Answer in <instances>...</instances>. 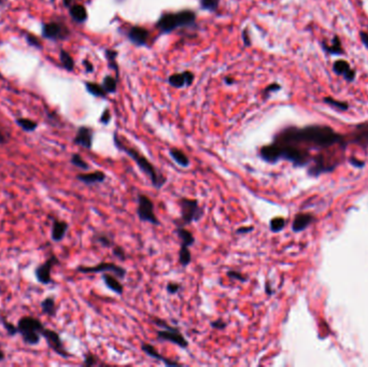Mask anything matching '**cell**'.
Wrapping results in <instances>:
<instances>
[{
	"mask_svg": "<svg viewBox=\"0 0 368 367\" xmlns=\"http://www.w3.org/2000/svg\"><path fill=\"white\" fill-rule=\"evenodd\" d=\"M275 142L284 144H307L311 148L326 149L342 143L343 137L329 126L310 125L303 128L288 127L275 137Z\"/></svg>",
	"mask_w": 368,
	"mask_h": 367,
	"instance_id": "1",
	"label": "cell"
},
{
	"mask_svg": "<svg viewBox=\"0 0 368 367\" xmlns=\"http://www.w3.org/2000/svg\"><path fill=\"white\" fill-rule=\"evenodd\" d=\"M261 158L268 164H276L280 159H285L295 166L303 167L309 163V153L307 150L295 144H284L272 142L264 145L260 150Z\"/></svg>",
	"mask_w": 368,
	"mask_h": 367,
	"instance_id": "2",
	"label": "cell"
},
{
	"mask_svg": "<svg viewBox=\"0 0 368 367\" xmlns=\"http://www.w3.org/2000/svg\"><path fill=\"white\" fill-rule=\"evenodd\" d=\"M113 140H114V145L116 146L117 150H120L122 152H124L126 155H128L132 160L135 161L136 165L138 166L139 169H140L146 177H148L152 183V186L155 189H161L164 187L165 183L167 182V179L165 175L161 174L154 165L151 163V161L146 158L145 156H143L142 154L139 153L137 150H135L134 148H129V146L125 145L121 140L117 134H114L113 136Z\"/></svg>",
	"mask_w": 368,
	"mask_h": 367,
	"instance_id": "3",
	"label": "cell"
},
{
	"mask_svg": "<svg viewBox=\"0 0 368 367\" xmlns=\"http://www.w3.org/2000/svg\"><path fill=\"white\" fill-rule=\"evenodd\" d=\"M46 327L43 323L37 318L34 317H22L18 322L19 334L21 335L22 339L29 346H37L40 343L41 340V332Z\"/></svg>",
	"mask_w": 368,
	"mask_h": 367,
	"instance_id": "4",
	"label": "cell"
},
{
	"mask_svg": "<svg viewBox=\"0 0 368 367\" xmlns=\"http://www.w3.org/2000/svg\"><path fill=\"white\" fill-rule=\"evenodd\" d=\"M196 19L193 11H180L176 13H166L157 22V28L161 33H171L179 27L191 26Z\"/></svg>",
	"mask_w": 368,
	"mask_h": 367,
	"instance_id": "5",
	"label": "cell"
},
{
	"mask_svg": "<svg viewBox=\"0 0 368 367\" xmlns=\"http://www.w3.org/2000/svg\"><path fill=\"white\" fill-rule=\"evenodd\" d=\"M179 207L181 210V216L174 221L176 226L186 227L193 222H198L204 215L203 208L200 206V203L197 200L183 197L179 201Z\"/></svg>",
	"mask_w": 368,
	"mask_h": 367,
	"instance_id": "6",
	"label": "cell"
},
{
	"mask_svg": "<svg viewBox=\"0 0 368 367\" xmlns=\"http://www.w3.org/2000/svg\"><path fill=\"white\" fill-rule=\"evenodd\" d=\"M151 320L154 324L163 328V329H160V331L156 332V336H157L158 340L169 341V342L176 344V346L182 349H187L189 347L188 339L182 335L179 328L168 325V323L166 321L161 320L159 318H151Z\"/></svg>",
	"mask_w": 368,
	"mask_h": 367,
	"instance_id": "7",
	"label": "cell"
},
{
	"mask_svg": "<svg viewBox=\"0 0 368 367\" xmlns=\"http://www.w3.org/2000/svg\"><path fill=\"white\" fill-rule=\"evenodd\" d=\"M137 215L141 222L159 225V220L154 212V204L151 198L144 194L138 195Z\"/></svg>",
	"mask_w": 368,
	"mask_h": 367,
	"instance_id": "8",
	"label": "cell"
},
{
	"mask_svg": "<svg viewBox=\"0 0 368 367\" xmlns=\"http://www.w3.org/2000/svg\"><path fill=\"white\" fill-rule=\"evenodd\" d=\"M77 271L81 274H98V273H112L119 279H124L126 276V269L116 265L112 262H101L95 266H78Z\"/></svg>",
	"mask_w": 368,
	"mask_h": 367,
	"instance_id": "9",
	"label": "cell"
},
{
	"mask_svg": "<svg viewBox=\"0 0 368 367\" xmlns=\"http://www.w3.org/2000/svg\"><path fill=\"white\" fill-rule=\"evenodd\" d=\"M41 336L43 337L44 339H46L49 348L51 350H53L56 354H58V355L64 357V358H68V357L71 356V354L69 353L68 350L66 349L60 334H58L57 332H55L54 329H50V328L44 327L42 329V332H41Z\"/></svg>",
	"mask_w": 368,
	"mask_h": 367,
	"instance_id": "10",
	"label": "cell"
},
{
	"mask_svg": "<svg viewBox=\"0 0 368 367\" xmlns=\"http://www.w3.org/2000/svg\"><path fill=\"white\" fill-rule=\"evenodd\" d=\"M70 35L69 29L60 22H50L42 26V37L49 40H65Z\"/></svg>",
	"mask_w": 368,
	"mask_h": 367,
	"instance_id": "11",
	"label": "cell"
},
{
	"mask_svg": "<svg viewBox=\"0 0 368 367\" xmlns=\"http://www.w3.org/2000/svg\"><path fill=\"white\" fill-rule=\"evenodd\" d=\"M60 264V260H58L55 255H51L50 258L35 269V277L37 281L41 284L48 285L53 283V279L51 277V271L52 268Z\"/></svg>",
	"mask_w": 368,
	"mask_h": 367,
	"instance_id": "12",
	"label": "cell"
},
{
	"mask_svg": "<svg viewBox=\"0 0 368 367\" xmlns=\"http://www.w3.org/2000/svg\"><path fill=\"white\" fill-rule=\"evenodd\" d=\"M333 71L337 76L343 77V79L348 82H353L356 77V71L351 68L350 64L344 60H337L333 64Z\"/></svg>",
	"mask_w": 368,
	"mask_h": 367,
	"instance_id": "13",
	"label": "cell"
},
{
	"mask_svg": "<svg viewBox=\"0 0 368 367\" xmlns=\"http://www.w3.org/2000/svg\"><path fill=\"white\" fill-rule=\"evenodd\" d=\"M93 138H94V134H93L92 128L82 126L78 129L77 135L75 139H73V143L82 146V148L84 149L91 150L93 146Z\"/></svg>",
	"mask_w": 368,
	"mask_h": 367,
	"instance_id": "14",
	"label": "cell"
},
{
	"mask_svg": "<svg viewBox=\"0 0 368 367\" xmlns=\"http://www.w3.org/2000/svg\"><path fill=\"white\" fill-rule=\"evenodd\" d=\"M194 81V75L192 72L186 71L182 73H174V75L168 78V83L176 89L184 86H190Z\"/></svg>",
	"mask_w": 368,
	"mask_h": 367,
	"instance_id": "15",
	"label": "cell"
},
{
	"mask_svg": "<svg viewBox=\"0 0 368 367\" xmlns=\"http://www.w3.org/2000/svg\"><path fill=\"white\" fill-rule=\"evenodd\" d=\"M128 39L136 46H144L149 39V32L145 28L134 26L127 33Z\"/></svg>",
	"mask_w": 368,
	"mask_h": 367,
	"instance_id": "16",
	"label": "cell"
},
{
	"mask_svg": "<svg viewBox=\"0 0 368 367\" xmlns=\"http://www.w3.org/2000/svg\"><path fill=\"white\" fill-rule=\"evenodd\" d=\"M141 350L144 352V353L150 356V357H153L157 359V361L164 363L165 365L167 366H180V364L176 362V361H172V359L168 358V357H165L161 355L159 352L154 348L151 343H146V342H142L141 343Z\"/></svg>",
	"mask_w": 368,
	"mask_h": 367,
	"instance_id": "17",
	"label": "cell"
},
{
	"mask_svg": "<svg viewBox=\"0 0 368 367\" xmlns=\"http://www.w3.org/2000/svg\"><path fill=\"white\" fill-rule=\"evenodd\" d=\"M76 178L86 186H93V185H97V183L105 182L107 179V175L104 171L96 170L93 172L79 173L77 174Z\"/></svg>",
	"mask_w": 368,
	"mask_h": 367,
	"instance_id": "18",
	"label": "cell"
},
{
	"mask_svg": "<svg viewBox=\"0 0 368 367\" xmlns=\"http://www.w3.org/2000/svg\"><path fill=\"white\" fill-rule=\"evenodd\" d=\"M68 227L69 225L67 222L54 219L52 222V230H51V239L55 242L62 241L68 232Z\"/></svg>",
	"mask_w": 368,
	"mask_h": 367,
	"instance_id": "19",
	"label": "cell"
},
{
	"mask_svg": "<svg viewBox=\"0 0 368 367\" xmlns=\"http://www.w3.org/2000/svg\"><path fill=\"white\" fill-rule=\"evenodd\" d=\"M102 280H104L107 288L114 292L115 294L122 295L124 293V285L117 280V277L110 275L109 273H104L102 274Z\"/></svg>",
	"mask_w": 368,
	"mask_h": 367,
	"instance_id": "20",
	"label": "cell"
},
{
	"mask_svg": "<svg viewBox=\"0 0 368 367\" xmlns=\"http://www.w3.org/2000/svg\"><path fill=\"white\" fill-rule=\"evenodd\" d=\"M312 220H313L312 216L309 215V214H299V215H297L295 217V219H294L293 224H292L293 232L298 233V232L304 231L305 229H307L309 225L311 224Z\"/></svg>",
	"mask_w": 368,
	"mask_h": 367,
	"instance_id": "21",
	"label": "cell"
},
{
	"mask_svg": "<svg viewBox=\"0 0 368 367\" xmlns=\"http://www.w3.org/2000/svg\"><path fill=\"white\" fill-rule=\"evenodd\" d=\"M169 155H170L175 164H178L182 168H189L191 166V160L189 156L179 149L171 148L169 150Z\"/></svg>",
	"mask_w": 368,
	"mask_h": 367,
	"instance_id": "22",
	"label": "cell"
},
{
	"mask_svg": "<svg viewBox=\"0 0 368 367\" xmlns=\"http://www.w3.org/2000/svg\"><path fill=\"white\" fill-rule=\"evenodd\" d=\"M322 49L324 50V52L330 55H340L343 53L341 40L338 36L333 37L330 45H326L325 42H322Z\"/></svg>",
	"mask_w": 368,
	"mask_h": 367,
	"instance_id": "23",
	"label": "cell"
},
{
	"mask_svg": "<svg viewBox=\"0 0 368 367\" xmlns=\"http://www.w3.org/2000/svg\"><path fill=\"white\" fill-rule=\"evenodd\" d=\"M175 234L181 240V245L191 247L195 244V238L193 233L187 230L184 226H176Z\"/></svg>",
	"mask_w": 368,
	"mask_h": 367,
	"instance_id": "24",
	"label": "cell"
},
{
	"mask_svg": "<svg viewBox=\"0 0 368 367\" xmlns=\"http://www.w3.org/2000/svg\"><path fill=\"white\" fill-rule=\"evenodd\" d=\"M41 310L42 313L48 315V317H52L54 318L57 312V307H56V303H55V298L54 296H48L44 298L41 304Z\"/></svg>",
	"mask_w": 368,
	"mask_h": 367,
	"instance_id": "25",
	"label": "cell"
},
{
	"mask_svg": "<svg viewBox=\"0 0 368 367\" xmlns=\"http://www.w3.org/2000/svg\"><path fill=\"white\" fill-rule=\"evenodd\" d=\"M69 13L72 20L76 21L77 23H84L87 20V12L82 5L71 6L69 8Z\"/></svg>",
	"mask_w": 368,
	"mask_h": 367,
	"instance_id": "26",
	"label": "cell"
},
{
	"mask_svg": "<svg viewBox=\"0 0 368 367\" xmlns=\"http://www.w3.org/2000/svg\"><path fill=\"white\" fill-rule=\"evenodd\" d=\"M354 141L368 144V124H359L354 133Z\"/></svg>",
	"mask_w": 368,
	"mask_h": 367,
	"instance_id": "27",
	"label": "cell"
},
{
	"mask_svg": "<svg viewBox=\"0 0 368 367\" xmlns=\"http://www.w3.org/2000/svg\"><path fill=\"white\" fill-rule=\"evenodd\" d=\"M16 123L26 133H33L38 127V123L31 119H26V117H20L16 121Z\"/></svg>",
	"mask_w": 368,
	"mask_h": 367,
	"instance_id": "28",
	"label": "cell"
},
{
	"mask_svg": "<svg viewBox=\"0 0 368 367\" xmlns=\"http://www.w3.org/2000/svg\"><path fill=\"white\" fill-rule=\"evenodd\" d=\"M179 262L183 267L189 266L191 262H192V253L188 246L181 245L179 250Z\"/></svg>",
	"mask_w": 368,
	"mask_h": 367,
	"instance_id": "29",
	"label": "cell"
},
{
	"mask_svg": "<svg viewBox=\"0 0 368 367\" xmlns=\"http://www.w3.org/2000/svg\"><path fill=\"white\" fill-rule=\"evenodd\" d=\"M94 240L104 248H112L114 246L113 239L111 238V236H109V235L106 233L95 234Z\"/></svg>",
	"mask_w": 368,
	"mask_h": 367,
	"instance_id": "30",
	"label": "cell"
},
{
	"mask_svg": "<svg viewBox=\"0 0 368 367\" xmlns=\"http://www.w3.org/2000/svg\"><path fill=\"white\" fill-rule=\"evenodd\" d=\"M60 61L63 65V67L67 71H72L73 69H75V62H73V58L71 57V55L67 52V51L61 50Z\"/></svg>",
	"mask_w": 368,
	"mask_h": 367,
	"instance_id": "31",
	"label": "cell"
},
{
	"mask_svg": "<svg viewBox=\"0 0 368 367\" xmlns=\"http://www.w3.org/2000/svg\"><path fill=\"white\" fill-rule=\"evenodd\" d=\"M85 86H86V90L87 92L92 94L93 96H96V97H106V91L104 90V87L96 84V83H92V82H86L85 83Z\"/></svg>",
	"mask_w": 368,
	"mask_h": 367,
	"instance_id": "32",
	"label": "cell"
},
{
	"mask_svg": "<svg viewBox=\"0 0 368 367\" xmlns=\"http://www.w3.org/2000/svg\"><path fill=\"white\" fill-rule=\"evenodd\" d=\"M70 163L75 167L79 168V169H82V170L90 169V165H88L86 161L83 159V157L81 156L80 154H78V153L72 154V156L70 158Z\"/></svg>",
	"mask_w": 368,
	"mask_h": 367,
	"instance_id": "33",
	"label": "cell"
},
{
	"mask_svg": "<svg viewBox=\"0 0 368 367\" xmlns=\"http://www.w3.org/2000/svg\"><path fill=\"white\" fill-rule=\"evenodd\" d=\"M323 101L325 102V104L332 106L338 110H340V111H347V110L349 109V105L348 102L345 101H339L337 99H334L333 97H325L324 99H323Z\"/></svg>",
	"mask_w": 368,
	"mask_h": 367,
	"instance_id": "34",
	"label": "cell"
},
{
	"mask_svg": "<svg viewBox=\"0 0 368 367\" xmlns=\"http://www.w3.org/2000/svg\"><path fill=\"white\" fill-rule=\"evenodd\" d=\"M269 227H270V231L272 233H279V232H281L284 229V227H285V219H283L281 217L274 218L270 221Z\"/></svg>",
	"mask_w": 368,
	"mask_h": 367,
	"instance_id": "35",
	"label": "cell"
},
{
	"mask_svg": "<svg viewBox=\"0 0 368 367\" xmlns=\"http://www.w3.org/2000/svg\"><path fill=\"white\" fill-rule=\"evenodd\" d=\"M0 321H2V324H3L4 328L6 329L7 334H8L9 336H16V335L19 334L18 325L16 326V325L13 324V323H11L10 321H8V320H7L4 317H0Z\"/></svg>",
	"mask_w": 368,
	"mask_h": 367,
	"instance_id": "36",
	"label": "cell"
},
{
	"mask_svg": "<svg viewBox=\"0 0 368 367\" xmlns=\"http://www.w3.org/2000/svg\"><path fill=\"white\" fill-rule=\"evenodd\" d=\"M102 87L106 93H114L116 91V80L112 77L107 76L102 82Z\"/></svg>",
	"mask_w": 368,
	"mask_h": 367,
	"instance_id": "37",
	"label": "cell"
},
{
	"mask_svg": "<svg viewBox=\"0 0 368 367\" xmlns=\"http://www.w3.org/2000/svg\"><path fill=\"white\" fill-rule=\"evenodd\" d=\"M226 276L232 279V280H236V281H240V282H247L248 281V276L244 275L241 271L238 270H233L230 269L226 271Z\"/></svg>",
	"mask_w": 368,
	"mask_h": 367,
	"instance_id": "38",
	"label": "cell"
},
{
	"mask_svg": "<svg viewBox=\"0 0 368 367\" xmlns=\"http://www.w3.org/2000/svg\"><path fill=\"white\" fill-rule=\"evenodd\" d=\"M201 7L205 10L216 11L219 7V0H201Z\"/></svg>",
	"mask_w": 368,
	"mask_h": 367,
	"instance_id": "39",
	"label": "cell"
},
{
	"mask_svg": "<svg viewBox=\"0 0 368 367\" xmlns=\"http://www.w3.org/2000/svg\"><path fill=\"white\" fill-rule=\"evenodd\" d=\"M25 38H26L27 43H28V45L31 46V47H34V48H36V49H42L41 41H40V39H39V38H37L36 36L31 35V34H27Z\"/></svg>",
	"mask_w": 368,
	"mask_h": 367,
	"instance_id": "40",
	"label": "cell"
},
{
	"mask_svg": "<svg viewBox=\"0 0 368 367\" xmlns=\"http://www.w3.org/2000/svg\"><path fill=\"white\" fill-rule=\"evenodd\" d=\"M116 55H117V53L115 52V51H111V50L106 51V57H107V60L109 61V67L113 68L115 71H117V66L115 64Z\"/></svg>",
	"mask_w": 368,
	"mask_h": 367,
	"instance_id": "41",
	"label": "cell"
},
{
	"mask_svg": "<svg viewBox=\"0 0 368 367\" xmlns=\"http://www.w3.org/2000/svg\"><path fill=\"white\" fill-rule=\"evenodd\" d=\"M112 253L113 255L115 256L116 259H119L120 261H124L126 260V253H125L124 249L122 247H119V246H113L112 247Z\"/></svg>",
	"mask_w": 368,
	"mask_h": 367,
	"instance_id": "42",
	"label": "cell"
},
{
	"mask_svg": "<svg viewBox=\"0 0 368 367\" xmlns=\"http://www.w3.org/2000/svg\"><path fill=\"white\" fill-rule=\"evenodd\" d=\"M181 290V284L178 282H169L166 287V291L168 292V294L173 295L176 294L179 291Z\"/></svg>",
	"mask_w": 368,
	"mask_h": 367,
	"instance_id": "43",
	"label": "cell"
},
{
	"mask_svg": "<svg viewBox=\"0 0 368 367\" xmlns=\"http://www.w3.org/2000/svg\"><path fill=\"white\" fill-rule=\"evenodd\" d=\"M97 364H98L97 357L95 356L94 354H92L91 352H88V353L85 354L83 365H85V366H94V365H97Z\"/></svg>",
	"mask_w": 368,
	"mask_h": 367,
	"instance_id": "44",
	"label": "cell"
},
{
	"mask_svg": "<svg viewBox=\"0 0 368 367\" xmlns=\"http://www.w3.org/2000/svg\"><path fill=\"white\" fill-rule=\"evenodd\" d=\"M210 325H211V327H212V328L219 329V331H223L224 328H226L227 323H226L223 319H221V318H220V319H217V320H215V321L210 322Z\"/></svg>",
	"mask_w": 368,
	"mask_h": 367,
	"instance_id": "45",
	"label": "cell"
},
{
	"mask_svg": "<svg viewBox=\"0 0 368 367\" xmlns=\"http://www.w3.org/2000/svg\"><path fill=\"white\" fill-rule=\"evenodd\" d=\"M253 230H254L253 226H241V227H238V229L236 230V234L237 235H245V234L252 233Z\"/></svg>",
	"mask_w": 368,
	"mask_h": 367,
	"instance_id": "46",
	"label": "cell"
},
{
	"mask_svg": "<svg viewBox=\"0 0 368 367\" xmlns=\"http://www.w3.org/2000/svg\"><path fill=\"white\" fill-rule=\"evenodd\" d=\"M281 90V86L277 84V83H274V84H270L266 87V90H265V95H268L269 93H272V92H278Z\"/></svg>",
	"mask_w": 368,
	"mask_h": 367,
	"instance_id": "47",
	"label": "cell"
},
{
	"mask_svg": "<svg viewBox=\"0 0 368 367\" xmlns=\"http://www.w3.org/2000/svg\"><path fill=\"white\" fill-rule=\"evenodd\" d=\"M110 120H111V114H110L109 110H105L104 113H102V115L100 117V123H102V124H105V125H107V124H109Z\"/></svg>",
	"mask_w": 368,
	"mask_h": 367,
	"instance_id": "48",
	"label": "cell"
},
{
	"mask_svg": "<svg viewBox=\"0 0 368 367\" xmlns=\"http://www.w3.org/2000/svg\"><path fill=\"white\" fill-rule=\"evenodd\" d=\"M359 39H360V41H362L363 45L365 46V48L368 49V33L360 32L359 33Z\"/></svg>",
	"mask_w": 368,
	"mask_h": 367,
	"instance_id": "49",
	"label": "cell"
},
{
	"mask_svg": "<svg viewBox=\"0 0 368 367\" xmlns=\"http://www.w3.org/2000/svg\"><path fill=\"white\" fill-rule=\"evenodd\" d=\"M242 39H244L245 45L247 47H250V43H251V41H250V38H249V35H248L247 29H246V31H244V33H242Z\"/></svg>",
	"mask_w": 368,
	"mask_h": 367,
	"instance_id": "50",
	"label": "cell"
},
{
	"mask_svg": "<svg viewBox=\"0 0 368 367\" xmlns=\"http://www.w3.org/2000/svg\"><path fill=\"white\" fill-rule=\"evenodd\" d=\"M84 66H85V68H86V71L87 72H92L93 70H94V67H93V65L90 63V62H88V61H84Z\"/></svg>",
	"mask_w": 368,
	"mask_h": 367,
	"instance_id": "51",
	"label": "cell"
},
{
	"mask_svg": "<svg viewBox=\"0 0 368 367\" xmlns=\"http://www.w3.org/2000/svg\"><path fill=\"white\" fill-rule=\"evenodd\" d=\"M265 291H266V294H267V295H271L272 293H274V292L271 291V285H270V283H269V282H267V283H266V285H265Z\"/></svg>",
	"mask_w": 368,
	"mask_h": 367,
	"instance_id": "52",
	"label": "cell"
},
{
	"mask_svg": "<svg viewBox=\"0 0 368 367\" xmlns=\"http://www.w3.org/2000/svg\"><path fill=\"white\" fill-rule=\"evenodd\" d=\"M7 141H8V140H7L6 136L4 135V133L2 131V129H0V144H6V143H7Z\"/></svg>",
	"mask_w": 368,
	"mask_h": 367,
	"instance_id": "53",
	"label": "cell"
},
{
	"mask_svg": "<svg viewBox=\"0 0 368 367\" xmlns=\"http://www.w3.org/2000/svg\"><path fill=\"white\" fill-rule=\"evenodd\" d=\"M352 164H353V165H355V166H357V167H360V166H363V165H364L363 161H355V159H352Z\"/></svg>",
	"mask_w": 368,
	"mask_h": 367,
	"instance_id": "54",
	"label": "cell"
},
{
	"mask_svg": "<svg viewBox=\"0 0 368 367\" xmlns=\"http://www.w3.org/2000/svg\"><path fill=\"white\" fill-rule=\"evenodd\" d=\"M71 3H72V0H64V6L67 7V8H70Z\"/></svg>",
	"mask_w": 368,
	"mask_h": 367,
	"instance_id": "55",
	"label": "cell"
},
{
	"mask_svg": "<svg viewBox=\"0 0 368 367\" xmlns=\"http://www.w3.org/2000/svg\"><path fill=\"white\" fill-rule=\"evenodd\" d=\"M5 358H6V354H5V352H4V351H3L2 349H0V362H3Z\"/></svg>",
	"mask_w": 368,
	"mask_h": 367,
	"instance_id": "56",
	"label": "cell"
},
{
	"mask_svg": "<svg viewBox=\"0 0 368 367\" xmlns=\"http://www.w3.org/2000/svg\"><path fill=\"white\" fill-rule=\"evenodd\" d=\"M234 82H235V81L232 78H225V83H227V84H233Z\"/></svg>",
	"mask_w": 368,
	"mask_h": 367,
	"instance_id": "57",
	"label": "cell"
},
{
	"mask_svg": "<svg viewBox=\"0 0 368 367\" xmlns=\"http://www.w3.org/2000/svg\"><path fill=\"white\" fill-rule=\"evenodd\" d=\"M51 2H52V3H54V2H55V0H51Z\"/></svg>",
	"mask_w": 368,
	"mask_h": 367,
	"instance_id": "58",
	"label": "cell"
}]
</instances>
